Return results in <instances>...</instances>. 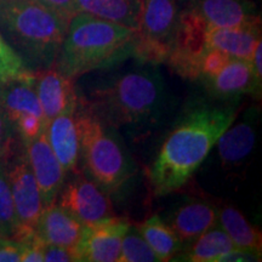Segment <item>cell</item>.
<instances>
[{"mask_svg": "<svg viewBox=\"0 0 262 262\" xmlns=\"http://www.w3.org/2000/svg\"><path fill=\"white\" fill-rule=\"evenodd\" d=\"M18 231L19 224L6 175L5 160H0V237L15 239Z\"/></svg>", "mask_w": 262, "mask_h": 262, "instance_id": "cell-24", "label": "cell"}, {"mask_svg": "<svg viewBox=\"0 0 262 262\" xmlns=\"http://www.w3.org/2000/svg\"><path fill=\"white\" fill-rule=\"evenodd\" d=\"M142 0H75V11L136 31Z\"/></svg>", "mask_w": 262, "mask_h": 262, "instance_id": "cell-21", "label": "cell"}, {"mask_svg": "<svg viewBox=\"0 0 262 262\" xmlns=\"http://www.w3.org/2000/svg\"><path fill=\"white\" fill-rule=\"evenodd\" d=\"M56 203L73 215L80 224L94 226L116 217L111 196L83 172L70 173Z\"/></svg>", "mask_w": 262, "mask_h": 262, "instance_id": "cell-8", "label": "cell"}, {"mask_svg": "<svg viewBox=\"0 0 262 262\" xmlns=\"http://www.w3.org/2000/svg\"><path fill=\"white\" fill-rule=\"evenodd\" d=\"M18 139L17 133L6 116L0 101V160H6L15 152V149L22 143Z\"/></svg>", "mask_w": 262, "mask_h": 262, "instance_id": "cell-27", "label": "cell"}, {"mask_svg": "<svg viewBox=\"0 0 262 262\" xmlns=\"http://www.w3.org/2000/svg\"><path fill=\"white\" fill-rule=\"evenodd\" d=\"M258 118L260 110L257 107H250L245 112L241 122L231 124V126L219 137L217 153L222 165L238 166L244 163L256 143Z\"/></svg>", "mask_w": 262, "mask_h": 262, "instance_id": "cell-12", "label": "cell"}, {"mask_svg": "<svg viewBox=\"0 0 262 262\" xmlns=\"http://www.w3.org/2000/svg\"><path fill=\"white\" fill-rule=\"evenodd\" d=\"M235 103H201L182 114L147 170L156 195L170 194L187 183L235 120Z\"/></svg>", "mask_w": 262, "mask_h": 262, "instance_id": "cell-1", "label": "cell"}, {"mask_svg": "<svg viewBox=\"0 0 262 262\" xmlns=\"http://www.w3.org/2000/svg\"><path fill=\"white\" fill-rule=\"evenodd\" d=\"M45 8L57 14L61 18L70 24L71 18L77 14L75 11V0H33Z\"/></svg>", "mask_w": 262, "mask_h": 262, "instance_id": "cell-29", "label": "cell"}, {"mask_svg": "<svg viewBox=\"0 0 262 262\" xmlns=\"http://www.w3.org/2000/svg\"><path fill=\"white\" fill-rule=\"evenodd\" d=\"M219 224L228 234L234 247L243 250L262 253V235L256 227L249 222L244 215L231 205L217 210Z\"/></svg>", "mask_w": 262, "mask_h": 262, "instance_id": "cell-22", "label": "cell"}, {"mask_svg": "<svg viewBox=\"0 0 262 262\" xmlns=\"http://www.w3.org/2000/svg\"><path fill=\"white\" fill-rule=\"evenodd\" d=\"M42 253H44L45 262H78L75 250L71 248L44 244Z\"/></svg>", "mask_w": 262, "mask_h": 262, "instance_id": "cell-30", "label": "cell"}, {"mask_svg": "<svg viewBox=\"0 0 262 262\" xmlns=\"http://www.w3.org/2000/svg\"><path fill=\"white\" fill-rule=\"evenodd\" d=\"M235 249L233 242L224 231L221 225L216 224L206 229L191 243L185 245L175 260L188 262H219L225 254Z\"/></svg>", "mask_w": 262, "mask_h": 262, "instance_id": "cell-20", "label": "cell"}, {"mask_svg": "<svg viewBox=\"0 0 262 262\" xmlns=\"http://www.w3.org/2000/svg\"><path fill=\"white\" fill-rule=\"evenodd\" d=\"M85 110L118 129L141 126L158 119L166 102L164 79L155 67L131 71L96 85L86 96H78Z\"/></svg>", "mask_w": 262, "mask_h": 262, "instance_id": "cell-2", "label": "cell"}, {"mask_svg": "<svg viewBox=\"0 0 262 262\" xmlns=\"http://www.w3.org/2000/svg\"><path fill=\"white\" fill-rule=\"evenodd\" d=\"M67 28V21L33 0H0V34L33 73L55 64Z\"/></svg>", "mask_w": 262, "mask_h": 262, "instance_id": "cell-4", "label": "cell"}, {"mask_svg": "<svg viewBox=\"0 0 262 262\" xmlns=\"http://www.w3.org/2000/svg\"><path fill=\"white\" fill-rule=\"evenodd\" d=\"M130 222L116 217L101 224L86 226L75 248L78 262H118L122 241Z\"/></svg>", "mask_w": 262, "mask_h": 262, "instance_id": "cell-10", "label": "cell"}, {"mask_svg": "<svg viewBox=\"0 0 262 262\" xmlns=\"http://www.w3.org/2000/svg\"><path fill=\"white\" fill-rule=\"evenodd\" d=\"M0 101L12 125L31 114L45 119L35 90V73L32 72L0 84Z\"/></svg>", "mask_w": 262, "mask_h": 262, "instance_id": "cell-18", "label": "cell"}, {"mask_svg": "<svg viewBox=\"0 0 262 262\" xmlns=\"http://www.w3.org/2000/svg\"><path fill=\"white\" fill-rule=\"evenodd\" d=\"M179 24L178 0H142L133 56L152 66L166 62L175 45Z\"/></svg>", "mask_w": 262, "mask_h": 262, "instance_id": "cell-6", "label": "cell"}, {"mask_svg": "<svg viewBox=\"0 0 262 262\" xmlns=\"http://www.w3.org/2000/svg\"><path fill=\"white\" fill-rule=\"evenodd\" d=\"M85 226L57 203L45 206L35 226V233L44 244L74 249L83 237Z\"/></svg>", "mask_w": 262, "mask_h": 262, "instance_id": "cell-14", "label": "cell"}, {"mask_svg": "<svg viewBox=\"0 0 262 262\" xmlns=\"http://www.w3.org/2000/svg\"><path fill=\"white\" fill-rule=\"evenodd\" d=\"M79 164L88 179L108 195L122 192L135 175V164L117 129L101 122L78 101Z\"/></svg>", "mask_w": 262, "mask_h": 262, "instance_id": "cell-5", "label": "cell"}, {"mask_svg": "<svg viewBox=\"0 0 262 262\" xmlns=\"http://www.w3.org/2000/svg\"><path fill=\"white\" fill-rule=\"evenodd\" d=\"M136 31L78 12L71 18L52 67L74 80L88 72L108 67L133 55Z\"/></svg>", "mask_w": 262, "mask_h": 262, "instance_id": "cell-3", "label": "cell"}, {"mask_svg": "<svg viewBox=\"0 0 262 262\" xmlns=\"http://www.w3.org/2000/svg\"><path fill=\"white\" fill-rule=\"evenodd\" d=\"M5 170L19 224V231L14 241L27 243L37 235L35 226L44 209V204L24 143H21L5 160Z\"/></svg>", "mask_w": 262, "mask_h": 262, "instance_id": "cell-7", "label": "cell"}, {"mask_svg": "<svg viewBox=\"0 0 262 262\" xmlns=\"http://www.w3.org/2000/svg\"><path fill=\"white\" fill-rule=\"evenodd\" d=\"M262 41L260 40L254 49L253 55L250 58L251 64V75H253V90H251V96L255 100H260L262 94Z\"/></svg>", "mask_w": 262, "mask_h": 262, "instance_id": "cell-28", "label": "cell"}, {"mask_svg": "<svg viewBox=\"0 0 262 262\" xmlns=\"http://www.w3.org/2000/svg\"><path fill=\"white\" fill-rule=\"evenodd\" d=\"M135 226L158 256L159 261L173 260L183 249L182 242L159 215L150 216L142 224Z\"/></svg>", "mask_w": 262, "mask_h": 262, "instance_id": "cell-23", "label": "cell"}, {"mask_svg": "<svg viewBox=\"0 0 262 262\" xmlns=\"http://www.w3.org/2000/svg\"><path fill=\"white\" fill-rule=\"evenodd\" d=\"M183 247L219 222L217 211L210 203L191 198L175 208L166 220Z\"/></svg>", "mask_w": 262, "mask_h": 262, "instance_id": "cell-15", "label": "cell"}, {"mask_svg": "<svg viewBox=\"0 0 262 262\" xmlns=\"http://www.w3.org/2000/svg\"><path fill=\"white\" fill-rule=\"evenodd\" d=\"M29 72L31 71L27 70L22 58L0 34V84L21 77Z\"/></svg>", "mask_w": 262, "mask_h": 262, "instance_id": "cell-26", "label": "cell"}, {"mask_svg": "<svg viewBox=\"0 0 262 262\" xmlns=\"http://www.w3.org/2000/svg\"><path fill=\"white\" fill-rule=\"evenodd\" d=\"M202 83L215 100L237 102L243 95H251L253 90L250 60L231 58L217 74Z\"/></svg>", "mask_w": 262, "mask_h": 262, "instance_id": "cell-17", "label": "cell"}, {"mask_svg": "<svg viewBox=\"0 0 262 262\" xmlns=\"http://www.w3.org/2000/svg\"><path fill=\"white\" fill-rule=\"evenodd\" d=\"M22 143L32 171L37 180L44 208L54 204L67 179V173L52 152L47 134L42 131L33 140L25 141Z\"/></svg>", "mask_w": 262, "mask_h": 262, "instance_id": "cell-9", "label": "cell"}, {"mask_svg": "<svg viewBox=\"0 0 262 262\" xmlns=\"http://www.w3.org/2000/svg\"><path fill=\"white\" fill-rule=\"evenodd\" d=\"M118 262H159V258L136 226L130 224L123 237Z\"/></svg>", "mask_w": 262, "mask_h": 262, "instance_id": "cell-25", "label": "cell"}, {"mask_svg": "<svg viewBox=\"0 0 262 262\" xmlns=\"http://www.w3.org/2000/svg\"><path fill=\"white\" fill-rule=\"evenodd\" d=\"M24 250V243L0 237V262H21Z\"/></svg>", "mask_w": 262, "mask_h": 262, "instance_id": "cell-31", "label": "cell"}, {"mask_svg": "<svg viewBox=\"0 0 262 262\" xmlns=\"http://www.w3.org/2000/svg\"><path fill=\"white\" fill-rule=\"evenodd\" d=\"M261 40V25L233 28H208L206 49H214L229 57L250 60L254 49Z\"/></svg>", "mask_w": 262, "mask_h": 262, "instance_id": "cell-19", "label": "cell"}, {"mask_svg": "<svg viewBox=\"0 0 262 262\" xmlns=\"http://www.w3.org/2000/svg\"><path fill=\"white\" fill-rule=\"evenodd\" d=\"M261 261V254L253 251L243 250V249H233L229 253L225 254L219 262H256Z\"/></svg>", "mask_w": 262, "mask_h": 262, "instance_id": "cell-32", "label": "cell"}, {"mask_svg": "<svg viewBox=\"0 0 262 262\" xmlns=\"http://www.w3.org/2000/svg\"><path fill=\"white\" fill-rule=\"evenodd\" d=\"M191 10L209 28H233L261 25L256 5L250 0H188Z\"/></svg>", "mask_w": 262, "mask_h": 262, "instance_id": "cell-11", "label": "cell"}, {"mask_svg": "<svg viewBox=\"0 0 262 262\" xmlns=\"http://www.w3.org/2000/svg\"><path fill=\"white\" fill-rule=\"evenodd\" d=\"M35 90L48 123L78 102L73 80L54 67L35 73Z\"/></svg>", "mask_w": 262, "mask_h": 262, "instance_id": "cell-16", "label": "cell"}, {"mask_svg": "<svg viewBox=\"0 0 262 262\" xmlns=\"http://www.w3.org/2000/svg\"><path fill=\"white\" fill-rule=\"evenodd\" d=\"M77 107L78 102L51 119L45 129L49 145L67 175L79 170Z\"/></svg>", "mask_w": 262, "mask_h": 262, "instance_id": "cell-13", "label": "cell"}]
</instances>
